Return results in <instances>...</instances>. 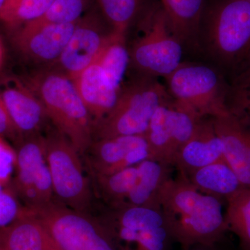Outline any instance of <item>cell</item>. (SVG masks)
<instances>
[{
  "instance_id": "6da1fadb",
  "label": "cell",
  "mask_w": 250,
  "mask_h": 250,
  "mask_svg": "<svg viewBox=\"0 0 250 250\" xmlns=\"http://www.w3.org/2000/svg\"><path fill=\"white\" fill-rule=\"evenodd\" d=\"M159 205L174 241L185 250L213 246L228 231L220 199L197 190L181 174L163 184Z\"/></svg>"
},
{
  "instance_id": "7a4b0ae2",
  "label": "cell",
  "mask_w": 250,
  "mask_h": 250,
  "mask_svg": "<svg viewBox=\"0 0 250 250\" xmlns=\"http://www.w3.org/2000/svg\"><path fill=\"white\" fill-rule=\"evenodd\" d=\"M41 99L49 119L81 155L94 141V122L73 82L52 68L39 72L24 82Z\"/></svg>"
},
{
  "instance_id": "3957f363",
  "label": "cell",
  "mask_w": 250,
  "mask_h": 250,
  "mask_svg": "<svg viewBox=\"0 0 250 250\" xmlns=\"http://www.w3.org/2000/svg\"><path fill=\"white\" fill-rule=\"evenodd\" d=\"M197 49L218 70L229 67L250 50V0H226L200 27Z\"/></svg>"
},
{
  "instance_id": "277c9868",
  "label": "cell",
  "mask_w": 250,
  "mask_h": 250,
  "mask_svg": "<svg viewBox=\"0 0 250 250\" xmlns=\"http://www.w3.org/2000/svg\"><path fill=\"white\" fill-rule=\"evenodd\" d=\"M171 97L156 77L142 75L122 88L113 109L94 125L95 140L146 134L154 112Z\"/></svg>"
},
{
  "instance_id": "5b68a950",
  "label": "cell",
  "mask_w": 250,
  "mask_h": 250,
  "mask_svg": "<svg viewBox=\"0 0 250 250\" xmlns=\"http://www.w3.org/2000/svg\"><path fill=\"white\" fill-rule=\"evenodd\" d=\"M165 79L171 98L200 118L229 113V88L211 64L183 62Z\"/></svg>"
},
{
  "instance_id": "8992f818",
  "label": "cell",
  "mask_w": 250,
  "mask_h": 250,
  "mask_svg": "<svg viewBox=\"0 0 250 250\" xmlns=\"http://www.w3.org/2000/svg\"><path fill=\"white\" fill-rule=\"evenodd\" d=\"M140 26L141 34L129 50L130 62L142 75L166 78L183 62V42L161 5L148 10Z\"/></svg>"
},
{
  "instance_id": "52a82bcc",
  "label": "cell",
  "mask_w": 250,
  "mask_h": 250,
  "mask_svg": "<svg viewBox=\"0 0 250 250\" xmlns=\"http://www.w3.org/2000/svg\"><path fill=\"white\" fill-rule=\"evenodd\" d=\"M100 221L117 250H170L174 241L160 208L110 207Z\"/></svg>"
},
{
  "instance_id": "ba28073f",
  "label": "cell",
  "mask_w": 250,
  "mask_h": 250,
  "mask_svg": "<svg viewBox=\"0 0 250 250\" xmlns=\"http://www.w3.org/2000/svg\"><path fill=\"white\" fill-rule=\"evenodd\" d=\"M58 250H117L100 220L57 200L30 208Z\"/></svg>"
},
{
  "instance_id": "9c48e42d",
  "label": "cell",
  "mask_w": 250,
  "mask_h": 250,
  "mask_svg": "<svg viewBox=\"0 0 250 250\" xmlns=\"http://www.w3.org/2000/svg\"><path fill=\"white\" fill-rule=\"evenodd\" d=\"M45 152L55 200L72 209L87 213L91 206L92 193L80 153L57 129L45 136Z\"/></svg>"
},
{
  "instance_id": "30bf717a",
  "label": "cell",
  "mask_w": 250,
  "mask_h": 250,
  "mask_svg": "<svg viewBox=\"0 0 250 250\" xmlns=\"http://www.w3.org/2000/svg\"><path fill=\"white\" fill-rule=\"evenodd\" d=\"M201 118L171 98L160 105L145 134L152 159L174 167L177 154Z\"/></svg>"
},
{
  "instance_id": "8fae6325",
  "label": "cell",
  "mask_w": 250,
  "mask_h": 250,
  "mask_svg": "<svg viewBox=\"0 0 250 250\" xmlns=\"http://www.w3.org/2000/svg\"><path fill=\"white\" fill-rule=\"evenodd\" d=\"M113 34L98 5L92 6L77 21L70 40L52 63V68L73 80L97 60Z\"/></svg>"
},
{
  "instance_id": "7c38bea8",
  "label": "cell",
  "mask_w": 250,
  "mask_h": 250,
  "mask_svg": "<svg viewBox=\"0 0 250 250\" xmlns=\"http://www.w3.org/2000/svg\"><path fill=\"white\" fill-rule=\"evenodd\" d=\"M16 187L27 207H42L55 200L45 158V137L40 134L21 138Z\"/></svg>"
},
{
  "instance_id": "4fadbf2b",
  "label": "cell",
  "mask_w": 250,
  "mask_h": 250,
  "mask_svg": "<svg viewBox=\"0 0 250 250\" xmlns=\"http://www.w3.org/2000/svg\"><path fill=\"white\" fill-rule=\"evenodd\" d=\"M95 178L109 175L152 159L145 134L95 140L86 153Z\"/></svg>"
},
{
  "instance_id": "5bb4252c",
  "label": "cell",
  "mask_w": 250,
  "mask_h": 250,
  "mask_svg": "<svg viewBox=\"0 0 250 250\" xmlns=\"http://www.w3.org/2000/svg\"><path fill=\"white\" fill-rule=\"evenodd\" d=\"M77 22L41 26L24 24L11 30V42L26 58L52 64L62 54Z\"/></svg>"
},
{
  "instance_id": "9a60e30c",
  "label": "cell",
  "mask_w": 250,
  "mask_h": 250,
  "mask_svg": "<svg viewBox=\"0 0 250 250\" xmlns=\"http://www.w3.org/2000/svg\"><path fill=\"white\" fill-rule=\"evenodd\" d=\"M0 94L20 139L40 134L49 118L34 90L24 82L9 78L0 82Z\"/></svg>"
},
{
  "instance_id": "2e32d148",
  "label": "cell",
  "mask_w": 250,
  "mask_h": 250,
  "mask_svg": "<svg viewBox=\"0 0 250 250\" xmlns=\"http://www.w3.org/2000/svg\"><path fill=\"white\" fill-rule=\"evenodd\" d=\"M224 158L223 143L215 130L212 117L202 118L191 137L182 146L174 161L179 174H189Z\"/></svg>"
},
{
  "instance_id": "e0dca14e",
  "label": "cell",
  "mask_w": 250,
  "mask_h": 250,
  "mask_svg": "<svg viewBox=\"0 0 250 250\" xmlns=\"http://www.w3.org/2000/svg\"><path fill=\"white\" fill-rule=\"evenodd\" d=\"M213 118L224 146V159L245 187L250 188V130L231 113Z\"/></svg>"
},
{
  "instance_id": "ac0fdd59",
  "label": "cell",
  "mask_w": 250,
  "mask_h": 250,
  "mask_svg": "<svg viewBox=\"0 0 250 250\" xmlns=\"http://www.w3.org/2000/svg\"><path fill=\"white\" fill-rule=\"evenodd\" d=\"M72 81L93 118L94 125L113 109L122 90L112 85L97 60Z\"/></svg>"
},
{
  "instance_id": "d6986e66",
  "label": "cell",
  "mask_w": 250,
  "mask_h": 250,
  "mask_svg": "<svg viewBox=\"0 0 250 250\" xmlns=\"http://www.w3.org/2000/svg\"><path fill=\"white\" fill-rule=\"evenodd\" d=\"M0 250H58L45 227L28 208L21 218L0 229Z\"/></svg>"
},
{
  "instance_id": "ffe728a7",
  "label": "cell",
  "mask_w": 250,
  "mask_h": 250,
  "mask_svg": "<svg viewBox=\"0 0 250 250\" xmlns=\"http://www.w3.org/2000/svg\"><path fill=\"white\" fill-rule=\"evenodd\" d=\"M139 177L124 207L159 208V194L163 184L170 177L172 166L154 159L138 164Z\"/></svg>"
},
{
  "instance_id": "44dd1931",
  "label": "cell",
  "mask_w": 250,
  "mask_h": 250,
  "mask_svg": "<svg viewBox=\"0 0 250 250\" xmlns=\"http://www.w3.org/2000/svg\"><path fill=\"white\" fill-rule=\"evenodd\" d=\"M185 178L200 191L220 199L228 198L246 188L224 158L193 171Z\"/></svg>"
},
{
  "instance_id": "7402d4cb",
  "label": "cell",
  "mask_w": 250,
  "mask_h": 250,
  "mask_svg": "<svg viewBox=\"0 0 250 250\" xmlns=\"http://www.w3.org/2000/svg\"><path fill=\"white\" fill-rule=\"evenodd\" d=\"M176 35L184 46L197 49L204 0H161Z\"/></svg>"
},
{
  "instance_id": "603a6c76",
  "label": "cell",
  "mask_w": 250,
  "mask_h": 250,
  "mask_svg": "<svg viewBox=\"0 0 250 250\" xmlns=\"http://www.w3.org/2000/svg\"><path fill=\"white\" fill-rule=\"evenodd\" d=\"M97 61L112 85L117 89L121 90L130 63L126 35L113 31Z\"/></svg>"
},
{
  "instance_id": "cb8c5ba5",
  "label": "cell",
  "mask_w": 250,
  "mask_h": 250,
  "mask_svg": "<svg viewBox=\"0 0 250 250\" xmlns=\"http://www.w3.org/2000/svg\"><path fill=\"white\" fill-rule=\"evenodd\" d=\"M139 177L137 165L126 167L109 175L96 177L99 191L111 208L124 207Z\"/></svg>"
},
{
  "instance_id": "d4e9b609",
  "label": "cell",
  "mask_w": 250,
  "mask_h": 250,
  "mask_svg": "<svg viewBox=\"0 0 250 250\" xmlns=\"http://www.w3.org/2000/svg\"><path fill=\"white\" fill-rule=\"evenodd\" d=\"M226 200L227 229L238 237L245 250H250V188H245Z\"/></svg>"
},
{
  "instance_id": "484cf974",
  "label": "cell",
  "mask_w": 250,
  "mask_h": 250,
  "mask_svg": "<svg viewBox=\"0 0 250 250\" xmlns=\"http://www.w3.org/2000/svg\"><path fill=\"white\" fill-rule=\"evenodd\" d=\"M103 17L114 32L126 35L139 18L144 0H96Z\"/></svg>"
},
{
  "instance_id": "4316f807",
  "label": "cell",
  "mask_w": 250,
  "mask_h": 250,
  "mask_svg": "<svg viewBox=\"0 0 250 250\" xmlns=\"http://www.w3.org/2000/svg\"><path fill=\"white\" fill-rule=\"evenodd\" d=\"M54 0H6L0 11V21L10 29L39 19Z\"/></svg>"
},
{
  "instance_id": "83f0119b",
  "label": "cell",
  "mask_w": 250,
  "mask_h": 250,
  "mask_svg": "<svg viewBox=\"0 0 250 250\" xmlns=\"http://www.w3.org/2000/svg\"><path fill=\"white\" fill-rule=\"evenodd\" d=\"M93 0H54L39 19L26 23L33 26L77 22L92 7Z\"/></svg>"
},
{
  "instance_id": "f1b7e54d",
  "label": "cell",
  "mask_w": 250,
  "mask_h": 250,
  "mask_svg": "<svg viewBox=\"0 0 250 250\" xmlns=\"http://www.w3.org/2000/svg\"><path fill=\"white\" fill-rule=\"evenodd\" d=\"M228 108L233 116L250 130V67L229 87Z\"/></svg>"
},
{
  "instance_id": "f546056e",
  "label": "cell",
  "mask_w": 250,
  "mask_h": 250,
  "mask_svg": "<svg viewBox=\"0 0 250 250\" xmlns=\"http://www.w3.org/2000/svg\"><path fill=\"white\" fill-rule=\"evenodd\" d=\"M27 209V207L21 208L12 192L4 189L0 193V229L14 223L25 214Z\"/></svg>"
},
{
  "instance_id": "4dcf8cb0",
  "label": "cell",
  "mask_w": 250,
  "mask_h": 250,
  "mask_svg": "<svg viewBox=\"0 0 250 250\" xmlns=\"http://www.w3.org/2000/svg\"><path fill=\"white\" fill-rule=\"evenodd\" d=\"M17 154L0 136V182L6 183L16 166Z\"/></svg>"
},
{
  "instance_id": "1f68e13d",
  "label": "cell",
  "mask_w": 250,
  "mask_h": 250,
  "mask_svg": "<svg viewBox=\"0 0 250 250\" xmlns=\"http://www.w3.org/2000/svg\"><path fill=\"white\" fill-rule=\"evenodd\" d=\"M0 136L20 139L0 94Z\"/></svg>"
},
{
  "instance_id": "d6a6232c",
  "label": "cell",
  "mask_w": 250,
  "mask_h": 250,
  "mask_svg": "<svg viewBox=\"0 0 250 250\" xmlns=\"http://www.w3.org/2000/svg\"><path fill=\"white\" fill-rule=\"evenodd\" d=\"M3 59V47L2 43H1V39H0V67H1V62H2Z\"/></svg>"
},
{
  "instance_id": "836d02e7",
  "label": "cell",
  "mask_w": 250,
  "mask_h": 250,
  "mask_svg": "<svg viewBox=\"0 0 250 250\" xmlns=\"http://www.w3.org/2000/svg\"><path fill=\"white\" fill-rule=\"evenodd\" d=\"M6 0H0V11L2 9L3 6L6 2Z\"/></svg>"
},
{
  "instance_id": "e575fe53",
  "label": "cell",
  "mask_w": 250,
  "mask_h": 250,
  "mask_svg": "<svg viewBox=\"0 0 250 250\" xmlns=\"http://www.w3.org/2000/svg\"><path fill=\"white\" fill-rule=\"evenodd\" d=\"M3 184L4 183H2V182H0V193H1V192L4 190V188H3Z\"/></svg>"
},
{
  "instance_id": "d590c367",
  "label": "cell",
  "mask_w": 250,
  "mask_h": 250,
  "mask_svg": "<svg viewBox=\"0 0 250 250\" xmlns=\"http://www.w3.org/2000/svg\"></svg>"
}]
</instances>
